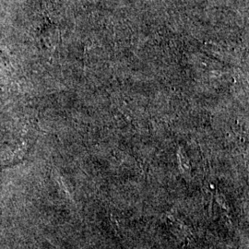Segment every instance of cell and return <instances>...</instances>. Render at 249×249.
I'll return each instance as SVG.
<instances>
[{
    "label": "cell",
    "instance_id": "cell-1",
    "mask_svg": "<svg viewBox=\"0 0 249 249\" xmlns=\"http://www.w3.org/2000/svg\"><path fill=\"white\" fill-rule=\"evenodd\" d=\"M169 222L171 227L175 233H178V235H181L185 238H187V235L189 234L188 229L183 223L177 219H175L173 216H169Z\"/></svg>",
    "mask_w": 249,
    "mask_h": 249
}]
</instances>
